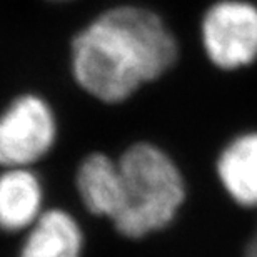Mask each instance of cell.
<instances>
[{"label":"cell","instance_id":"7","mask_svg":"<svg viewBox=\"0 0 257 257\" xmlns=\"http://www.w3.org/2000/svg\"><path fill=\"white\" fill-rule=\"evenodd\" d=\"M85 234L79 219L62 207H47L24 232L17 257H84Z\"/></svg>","mask_w":257,"mask_h":257},{"label":"cell","instance_id":"4","mask_svg":"<svg viewBox=\"0 0 257 257\" xmlns=\"http://www.w3.org/2000/svg\"><path fill=\"white\" fill-rule=\"evenodd\" d=\"M200 44L215 69L235 72L257 60V5L217 0L200 19Z\"/></svg>","mask_w":257,"mask_h":257},{"label":"cell","instance_id":"8","mask_svg":"<svg viewBox=\"0 0 257 257\" xmlns=\"http://www.w3.org/2000/svg\"><path fill=\"white\" fill-rule=\"evenodd\" d=\"M224 192L244 209L257 207V131L235 136L215 161Z\"/></svg>","mask_w":257,"mask_h":257},{"label":"cell","instance_id":"10","mask_svg":"<svg viewBox=\"0 0 257 257\" xmlns=\"http://www.w3.org/2000/svg\"><path fill=\"white\" fill-rule=\"evenodd\" d=\"M249 257H257V247H255V249H252V252L249 254Z\"/></svg>","mask_w":257,"mask_h":257},{"label":"cell","instance_id":"5","mask_svg":"<svg viewBox=\"0 0 257 257\" xmlns=\"http://www.w3.org/2000/svg\"><path fill=\"white\" fill-rule=\"evenodd\" d=\"M75 192L90 215L114 222L124 202L119 159L100 151L87 154L75 171Z\"/></svg>","mask_w":257,"mask_h":257},{"label":"cell","instance_id":"1","mask_svg":"<svg viewBox=\"0 0 257 257\" xmlns=\"http://www.w3.org/2000/svg\"><path fill=\"white\" fill-rule=\"evenodd\" d=\"M179 60V40L156 10L136 4L97 14L70 40L69 67L79 89L104 105H120Z\"/></svg>","mask_w":257,"mask_h":257},{"label":"cell","instance_id":"2","mask_svg":"<svg viewBox=\"0 0 257 257\" xmlns=\"http://www.w3.org/2000/svg\"><path fill=\"white\" fill-rule=\"evenodd\" d=\"M124 202L115 220V232L141 240L176 222L187 200V182L177 161L151 141H137L119 157Z\"/></svg>","mask_w":257,"mask_h":257},{"label":"cell","instance_id":"6","mask_svg":"<svg viewBox=\"0 0 257 257\" xmlns=\"http://www.w3.org/2000/svg\"><path fill=\"white\" fill-rule=\"evenodd\" d=\"M45 209L44 182L34 167L0 169V232L24 234Z\"/></svg>","mask_w":257,"mask_h":257},{"label":"cell","instance_id":"9","mask_svg":"<svg viewBox=\"0 0 257 257\" xmlns=\"http://www.w3.org/2000/svg\"><path fill=\"white\" fill-rule=\"evenodd\" d=\"M47 2H54V4H64V2H70V0H47Z\"/></svg>","mask_w":257,"mask_h":257},{"label":"cell","instance_id":"3","mask_svg":"<svg viewBox=\"0 0 257 257\" xmlns=\"http://www.w3.org/2000/svg\"><path fill=\"white\" fill-rule=\"evenodd\" d=\"M57 141V114L40 94H19L0 110V169L37 166Z\"/></svg>","mask_w":257,"mask_h":257}]
</instances>
